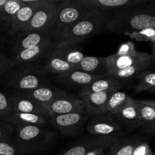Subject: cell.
Returning a JSON list of instances; mask_svg holds the SVG:
<instances>
[{
  "mask_svg": "<svg viewBox=\"0 0 155 155\" xmlns=\"http://www.w3.org/2000/svg\"><path fill=\"white\" fill-rule=\"evenodd\" d=\"M57 133L46 126L18 125L14 127L13 142L21 155L35 154L50 149Z\"/></svg>",
  "mask_w": 155,
  "mask_h": 155,
  "instance_id": "6da1fadb",
  "label": "cell"
},
{
  "mask_svg": "<svg viewBox=\"0 0 155 155\" xmlns=\"http://www.w3.org/2000/svg\"><path fill=\"white\" fill-rule=\"evenodd\" d=\"M49 75L42 64H18L11 68L2 80L12 90L30 91L51 85Z\"/></svg>",
  "mask_w": 155,
  "mask_h": 155,
  "instance_id": "7a4b0ae2",
  "label": "cell"
},
{
  "mask_svg": "<svg viewBox=\"0 0 155 155\" xmlns=\"http://www.w3.org/2000/svg\"><path fill=\"white\" fill-rule=\"evenodd\" d=\"M145 29H155V13L143 7L135 8L112 14L104 30L113 33H130Z\"/></svg>",
  "mask_w": 155,
  "mask_h": 155,
  "instance_id": "3957f363",
  "label": "cell"
},
{
  "mask_svg": "<svg viewBox=\"0 0 155 155\" xmlns=\"http://www.w3.org/2000/svg\"><path fill=\"white\" fill-rule=\"evenodd\" d=\"M110 14L101 11H89L77 23L58 45H75L83 42L105 27Z\"/></svg>",
  "mask_w": 155,
  "mask_h": 155,
  "instance_id": "277c9868",
  "label": "cell"
},
{
  "mask_svg": "<svg viewBox=\"0 0 155 155\" xmlns=\"http://www.w3.org/2000/svg\"><path fill=\"white\" fill-rule=\"evenodd\" d=\"M89 12L78 0L61 1L58 6L54 25V38L56 43H60L72 27Z\"/></svg>",
  "mask_w": 155,
  "mask_h": 155,
  "instance_id": "5b68a950",
  "label": "cell"
},
{
  "mask_svg": "<svg viewBox=\"0 0 155 155\" xmlns=\"http://www.w3.org/2000/svg\"><path fill=\"white\" fill-rule=\"evenodd\" d=\"M86 130L91 136L124 137L129 134L117 120L114 115L107 113L89 118Z\"/></svg>",
  "mask_w": 155,
  "mask_h": 155,
  "instance_id": "8992f818",
  "label": "cell"
},
{
  "mask_svg": "<svg viewBox=\"0 0 155 155\" xmlns=\"http://www.w3.org/2000/svg\"><path fill=\"white\" fill-rule=\"evenodd\" d=\"M60 2L56 0H43L33 14L30 22L20 33H30L48 28L54 29L58 6Z\"/></svg>",
  "mask_w": 155,
  "mask_h": 155,
  "instance_id": "52a82bcc",
  "label": "cell"
},
{
  "mask_svg": "<svg viewBox=\"0 0 155 155\" xmlns=\"http://www.w3.org/2000/svg\"><path fill=\"white\" fill-rule=\"evenodd\" d=\"M89 119L86 112L72 113L51 117L50 124L63 136H77L84 132Z\"/></svg>",
  "mask_w": 155,
  "mask_h": 155,
  "instance_id": "ba28073f",
  "label": "cell"
},
{
  "mask_svg": "<svg viewBox=\"0 0 155 155\" xmlns=\"http://www.w3.org/2000/svg\"><path fill=\"white\" fill-rule=\"evenodd\" d=\"M49 39H54V29L48 28L30 33H21L8 40L7 43L10 45V50L12 54L36 46Z\"/></svg>",
  "mask_w": 155,
  "mask_h": 155,
  "instance_id": "9c48e42d",
  "label": "cell"
},
{
  "mask_svg": "<svg viewBox=\"0 0 155 155\" xmlns=\"http://www.w3.org/2000/svg\"><path fill=\"white\" fill-rule=\"evenodd\" d=\"M89 11H101L114 14L127 9L143 7L150 0H78Z\"/></svg>",
  "mask_w": 155,
  "mask_h": 155,
  "instance_id": "30bf717a",
  "label": "cell"
},
{
  "mask_svg": "<svg viewBox=\"0 0 155 155\" xmlns=\"http://www.w3.org/2000/svg\"><path fill=\"white\" fill-rule=\"evenodd\" d=\"M56 45L57 43L54 39H49L36 46L15 53L10 58L16 65L27 64H42L52 52Z\"/></svg>",
  "mask_w": 155,
  "mask_h": 155,
  "instance_id": "8fae6325",
  "label": "cell"
},
{
  "mask_svg": "<svg viewBox=\"0 0 155 155\" xmlns=\"http://www.w3.org/2000/svg\"><path fill=\"white\" fill-rule=\"evenodd\" d=\"M22 2L24 6L13 17L9 24L4 27L8 36L7 42L24 30L43 0H22Z\"/></svg>",
  "mask_w": 155,
  "mask_h": 155,
  "instance_id": "7c38bea8",
  "label": "cell"
},
{
  "mask_svg": "<svg viewBox=\"0 0 155 155\" xmlns=\"http://www.w3.org/2000/svg\"><path fill=\"white\" fill-rule=\"evenodd\" d=\"M42 106L50 117L57 115L86 112L84 104L80 97L71 94L64 95Z\"/></svg>",
  "mask_w": 155,
  "mask_h": 155,
  "instance_id": "4fadbf2b",
  "label": "cell"
},
{
  "mask_svg": "<svg viewBox=\"0 0 155 155\" xmlns=\"http://www.w3.org/2000/svg\"><path fill=\"white\" fill-rule=\"evenodd\" d=\"M113 92L80 94L79 97L84 104L85 111L91 118L107 114V103L109 97Z\"/></svg>",
  "mask_w": 155,
  "mask_h": 155,
  "instance_id": "5bb4252c",
  "label": "cell"
},
{
  "mask_svg": "<svg viewBox=\"0 0 155 155\" xmlns=\"http://www.w3.org/2000/svg\"><path fill=\"white\" fill-rule=\"evenodd\" d=\"M120 138L114 137V136H91L89 139L67 150L61 155H86L96 148H102V147L110 148Z\"/></svg>",
  "mask_w": 155,
  "mask_h": 155,
  "instance_id": "9a60e30c",
  "label": "cell"
},
{
  "mask_svg": "<svg viewBox=\"0 0 155 155\" xmlns=\"http://www.w3.org/2000/svg\"><path fill=\"white\" fill-rule=\"evenodd\" d=\"M7 94L13 113L18 112V113L36 114L49 117L46 110L39 103L12 89L7 92Z\"/></svg>",
  "mask_w": 155,
  "mask_h": 155,
  "instance_id": "2e32d148",
  "label": "cell"
},
{
  "mask_svg": "<svg viewBox=\"0 0 155 155\" xmlns=\"http://www.w3.org/2000/svg\"><path fill=\"white\" fill-rule=\"evenodd\" d=\"M106 77L104 75H93L79 71H72L67 74L54 76L58 83L71 88L82 89L93 81Z\"/></svg>",
  "mask_w": 155,
  "mask_h": 155,
  "instance_id": "e0dca14e",
  "label": "cell"
},
{
  "mask_svg": "<svg viewBox=\"0 0 155 155\" xmlns=\"http://www.w3.org/2000/svg\"><path fill=\"white\" fill-rule=\"evenodd\" d=\"M15 92L30 98L33 101L40 104L41 105L48 104L51 101L68 94L64 89H59L52 85L43 86L30 91H15Z\"/></svg>",
  "mask_w": 155,
  "mask_h": 155,
  "instance_id": "ac0fdd59",
  "label": "cell"
},
{
  "mask_svg": "<svg viewBox=\"0 0 155 155\" xmlns=\"http://www.w3.org/2000/svg\"><path fill=\"white\" fill-rule=\"evenodd\" d=\"M108 71L124 69L128 67L145 62H151V55L146 52L138 51L137 54L133 56H120L116 54L106 57Z\"/></svg>",
  "mask_w": 155,
  "mask_h": 155,
  "instance_id": "d6986e66",
  "label": "cell"
},
{
  "mask_svg": "<svg viewBox=\"0 0 155 155\" xmlns=\"http://www.w3.org/2000/svg\"><path fill=\"white\" fill-rule=\"evenodd\" d=\"M114 115L124 130L129 133L142 127L140 114L136 101Z\"/></svg>",
  "mask_w": 155,
  "mask_h": 155,
  "instance_id": "ffe728a7",
  "label": "cell"
},
{
  "mask_svg": "<svg viewBox=\"0 0 155 155\" xmlns=\"http://www.w3.org/2000/svg\"><path fill=\"white\" fill-rule=\"evenodd\" d=\"M74 71H79L93 75H104L108 72L106 57L85 56L79 64L75 65Z\"/></svg>",
  "mask_w": 155,
  "mask_h": 155,
  "instance_id": "44dd1931",
  "label": "cell"
},
{
  "mask_svg": "<svg viewBox=\"0 0 155 155\" xmlns=\"http://www.w3.org/2000/svg\"><path fill=\"white\" fill-rule=\"evenodd\" d=\"M121 88H122V83L120 80L104 77L95 80L90 84L80 89L79 91V95L104 92H116L120 90Z\"/></svg>",
  "mask_w": 155,
  "mask_h": 155,
  "instance_id": "7402d4cb",
  "label": "cell"
},
{
  "mask_svg": "<svg viewBox=\"0 0 155 155\" xmlns=\"http://www.w3.org/2000/svg\"><path fill=\"white\" fill-rule=\"evenodd\" d=\"M143 141L144 138L140 136H124L110 147L109 153L110 155H133L135 148Z\"/></svg>",
  "mask_w": 155,
  "mask_h": 155,
  "instance_id": "603a6c76",
  "label": "cell"
},
{
  "mask_svg": "<svg viewBox=\"0 0 155 155\" xmlns=\"http://www.w3.org/2000/svg\"><path fill=\"white\" fill-rule=\"evenodd\" d=\"M7 122L13 127L18 125L47 126L50 124V117L36 114L14 112L8 118Z\"/></svg>",
  "mask_w": 155,
  "mask_h": 155,
  "instance_id": "cb8c5ba5",
  "label": "cell"
},
{
  "mask_svg": "<svg viewBox=\"0 0 155 155\" xmlns=\"http://www.w3.org/2000/svg\"><path fill=\"white\" fill-rule=\"evenodd\" d=\"M42 65L46 72L49 74H53L54 76L69 73L74 71L75 68L74 65L71 64L56 55L53 51L42 64Z\"/></svg>",
  "mask_w": 155,
  "mask_h": 155,
  "instance_id": "d4e9b609",
  "label": "cell"
},
{
  "mask_svg": "<svg viewBox=\"0 0 155 155\" xmlns=\"http://www.w3.org/2000/svg\"><path fill=\"white\" fill-rule=\"evenodd\" d=\"M136 100L133 99L131 96L127 95L126 92L118 90L114 92L109 97L107 103V113L114 114L120 111L122 109L127 106L133 104Z\"/></svg>",
  "mask_w": 155,
  "mask_h": 155,
  "instance_id": "484cf974",
  "label": "cell"
},
{
  "mask_svg": "<svg viewBox=\"0 0 155 155\" xmlns=\"http://www.w3.org/2000/svg\"><path fill=\"white\" fill-rule=\"evenodd\" d=\"M53 52L64 60L65 61L73 65H77L80 63L86 55L80 51L75 45H58L57 44Z\"/></svg>",
  "mask_w": 155,
  "mask_h": 155,
  "instance_id": "4316f807",
  "label": "cell"
},
{
  "mask_svg": "<svg viewBox=\"0 0 155 155\" xmlns=\"http://www.w3.org/2000/svg\"><path fill=\"white\" fill-rule=\"evenodd\" d=\"M151 66V62H145V63L137 64L133 66L128 67L127 68L117 71H108L106 74V77L116 80H126L132 77H138L139 74L143 73L147 68Z\"/></svg>",
  "mask_w": 155,
  "mask_h": 155,
  "instance_id": "83f0119b",
  "label": "cell"
},
{
  "mask_svg": "<svg viewBox=\"0 0 155 155\" xmlns=\"http://www.w3.org/2000/svg\"><path fill=\"white\" fill-rule=\"evenodd\" d=\"M23 6L24 3L22 0H7L5 4L0 8V22L3 27L9 24Z\"/></svg>",
  "mask_w": 155,
  "mask_h": 155,
  "instance_id": "f1b7e54d",
  "label": "cell"
},
{
  "mask_svg": "<svg viewBox=\"0 0 155 155\" xmlns=\"http://www.w3.org/2000/svg\"><path fill=\"white\" fill-rule=\"evenodd\" d=\"M136 106L139 111L142 127L143 130L155 124V108L154 107L143 103L138 102L136 100Z\"/></svg>",
  "mask_w": 155,
  "mask_h": 155,
  "instance_id": "f546056e",
  "label": "cell"
},
{
  "mask_svg": "<svg viewBox=\"0 0 155 155\" xmlns=\"http://www.w3.org/2000/svg\"><path fill=\"white\" fill-rule=\"evenodd\" d=\"M139 83L135 88V93L149 91L155 87V73L145 72L138 76Z\"/></svg>",
  "mask_w": 155,
  "mask_h": 155,
  "instance_id": "4dcf8cb0",
  "label": "cell"
},
{
  "mask_svg": "<svg viewBox=\"0 0 155 155\" xmlns=\"http://www.w3.org/2000/svg\"><path fill=\"white\" fill-rule=\"evenodd\" d=\"M124 35L138 42H151L152 45L155 44V29H145L135 33H125Z\"/></svg>",
  "mask_w": 155,
  "mask_h": 155,
  "instance_id": "1f68e13d",
  "label": "cell"
},
{
  "mask_svg": "<svg viewBox=\"0 0 155 155\" xmlns=\"http://www.w3.org/2000/svg\"><path fill=\"white\" fill-rule=\"evenodd\" d=\"M12 113L7 92L0 90V119L7 122Z\"/></svg>",
  "mask_w": 155,
  "mask_h": 155,
  "instance_id": "d6a6232c",
  "label": "cell"
},
{
  "mask_svg": "<svg viewBox=\"0 0 155 155\" xmlns=\"http://www.w3.org/2000/svg\"><path fill=\"white\" fill-rule=\"evenodd\" d=\"M14 139V127L9 123L0 119V142H12Z\"/></svg>",
  "mask_w": 155,
  "mask_h": 155,
  "instance_id": "836d02e7",
  "label": "cell"
},
{
  "mask_svg": "<svg viewBox=\"0 0 155 155\" xmlns=\"http://www.w3.org/2000/svg\"><path fill=\"white\" fill-rule=\"evenodd\" d=\"M134 42L132 41L124 42L118 48L117 51L115 54L120 56H133L137 54Z\"/></svg>",
  "mask_w": 155,
  "mask_h": 155,
  "instance_id": "e575fe53",
  "label": "cell"
},
{
  "mask_svg": "<svg viewBox=\"0 0 155 155\" xmlns=\"http://www.w3.org/2000/svg\"><path fill=\"white\" fill-rule=\"evenodd\" d=\"M15 65V63L10 57L0 52V79H3L8 71Z\"/></svg>",
  "mask_w": 155,
  "mask_h": 155,
  "instance_id": "d590c367",
  "label": "cell"
},
{
  "mask_svg": "<svg viewBox=\"0 0 155 155\" xmlns=\"http://www.w3.org/2000/svg\"><path fill=\"white\" fill-rule=\"evenodd\" d=\"M0 155H21L14 142H0Z\"/></svg>",
  "mask_w": 155,
  "mask_h": 155,
  "instance_id": "8d00e7d4",
  "label": "cell"
},
{
  "mask_svg": "<svg viewBox=\"0 0 155 155\" xmlns=\"http://www.w3.org/2000/svg\"><path fill=\"white\" fill-rule=\"evenodd\" d=\"M133 155H154V154L148 143L143 141L135 148Z\"/></svg>",
  "mask_w": 155,
  "mask_h": 155,
  "instance_id": "74e56055",
  "label": "cell"
},
{
  "mask_svg": "<svg viewBox=\"0 0 155 155\" xmlns=\"http://www.w3.org/2000/svg\"><path fill=\"white\" fill-rule=\"evenodd\" d=\"M7 39H8L7 34H6L5 31L2 24V23L0 22V52H2V50L3 47L5 46V45L7 43Z\"/></svg>",
  "mask_w": 155,
  "mask_h": 155,
  "instance_id": "f35d334b",
  "label": "cell"
},
{
  "mask_svg": "<svg viewBox=\"0 0 155 155\" xmlns=\"http://www.w3.org/2000/svg\"><path fill=\"white\" fill-rule=\"evenodd\" d=\"M107 148H110L102 147V148H96V149H94L92 150V151H91L90 152H89L86 155H103L106 152V150H107Z\"/></svg>",
  "mask_w": 155,
  "mask_h": 155,
  "instance_id": "ab89813d",
  "label": "cell"
},
{
  "mask_svg": "<svg viewBox=\"0 0 155 155\" xmlns=\"http://www.w3.org/2000/svg\"><path fill=\"white\" fill-rule=\"evenodd\" d=\"M143 8L148 12L155 13V1H151L149 3L143 6Z\"/></svg>",
  "mask_w": 155,
  "mask_h": 155,
  "instance_id": "60d3db41",
  "label": "cell"
},
{
  "mask_svg": "<svg viewBox=\"0 0 155 155\" xmlns=\"http://www.w3.org/2000/svg\"><path fill=\"white\" fill-rule=\"evenodd\" d=\"M138 102L140 103H143V104H148V105H151L152 107H154L155 108V100L153 99H139V100H136Z\"/></svg>",
  "mask_w": 155,
  "mask_h": 155,
  "instance_id": "b9f144b4",
  "label": "cell"
},
{
  "mask_svg": "<svg viewBox=\"0 0 155 155\" xmlns=\"http://www.w3.org/2000/svg\"><path fill=\"white\" fill-rule=\"evenodd\" d=\"M143 132L148 135H151V136H155V124L152 125L151 127H148V128L143 130Z\"/></svg>",
  "mask_w": 155,
  "mask_h": 155,
  "instance_id": "7bdbcfd3",
  "label": "cell"
},
{
  "mask_svg": "<svg viewBox=\"0 0 155 155\" xmlns=\"http://www.w3.org/2000/svg\"><path fill=\"white\" fill-rule=\"evenodd\" d=\"M151 59V67L155 66V44L152 45V49H151V53L150 54Z\"/></svg>",
  "mask_w": 155,
  "mask_h": 155,
  "instance_id": "ee69618b",
  "label": "cell"
},
{
  "mask_svg": "<svg viewBox=\"0 0 155 155\" xmlns=\"http://www.w3.org/2000/svg\"><path fill=\"white\" fill-rule=\"evenodd\" d=\"M7 0H0V8L6 3Z\"/></svg>",
  "mask_w": 155,
  "mask_h": 155,
  "instance_id": "f6af8a7d",
  "label": "cell"
},
{
  "mask_svg": "<svg viewBox=\"0 0 155 155\" xmlns=\"http://www.w3.org/2000/svg\"><path fill=\"white\" fill-rule=\"evenodd\" d=\"M149 92H151V93H154V94H155V87L153 88V89H150V90H149Z\"/></svg>",
  "mask_w": 155,
  "mask_h": 155,
  "instance_id": "bcb514c9",
  "label": "cell"
},
{
  "mask_svg": "<svg viewBox=\"0 0 155 155\" xmlns=\"http://www.w3.org/2000/svg\"><path fill=\"white\" fill-rule=\"evenodd\" d=\"M103 155H110V153H109V150L107 151H106V152L104 153V154Z\"/></svg>",
  "mask_w": 155,
  "mask_h": 155,
  "instance_id": "7dc6e473",
  "label": "cell"
}]
</instances>
